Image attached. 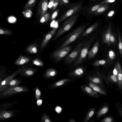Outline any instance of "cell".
I'll list each match as a JSON object with an SVG mask.
<instances>
[{
    "mask_svg": "<svg viewBox=\"0 0 122 122\" xmlns=\"http://www.w3.org/2000/svg\"><path fill=\"white\" fill-rule=\"evenodd\" d=\"M29 87L25 86H18L8 87L2 91L0 94V99L5 98L17 94L27 92L30 91Z\"/></svg>",
    "mask_w": 122,
    "mask_h": 122,
    "instance_id": "1",
    "label": "cell"
},
{
    "mask_svg": "<svg viewBox=\"0 0 122 122\" xmlns=\"http://www.w3.org/2000/svg\"><path fill=\"white\" fill-rule=\"evenodd\" d=\"M79 13H76L71 16L63 24L57 33L54 39L56 40L61 35L69 30L74 25L79 15Z\"/></svg>",
    "mask_w": 122,
    "mask_h": 122,
    "instance_id": "2",
    "label": "cell"
},
{
    "mask_svg": "<svg viewBox=\"0 0 122 122\" xmlns=\"http://www.w3.org/2000/svg\"><path fill=\"white\" fill-rule=\"evenodd\" d=\"M83 0H81L73 4L70 9L59 19L58 22H61L74 14L80 13L83 10Z\"/></svg>",
    "mask_w": 122,
    "mask_h": 122,
    "instance_id": "3",
    "label": "cell"
},
{
    "mask_svg": "<svg viewBox=\"0 0 122 122\" xmlns=\"http://www.w3.org/2000/svg\"><path fill=\"white\" fill-rule=\"evenodd\" d=\"M96 36V34H94L89 41L85 43L82 49L81 50L78 58L73 65V67L77 66L85 60L90 47L95 39Z\"/></svg>",
    "mask_w": 122,
    "mask_h": 122,
    "instance_id": "4",
    "label": "cell"
},
{
    "mask_svg": "<svg viewBox=\"0 0 122 122\" xmlns=\"http://www.w3.org/2000/svg\"><path fill=\"white\" fill-rule=\"evenodd\" d=\"M89 23L84 24L78 27L71 33L67 39L59 47L60 49L67 46L69 44L75 41L79 37L82 33L86 27Z\"/></svg>",
    "mask_w": 122,
    "mask_h": 122,
    "instance_id": "5",
    "label": "cell"
},
{
    "mask_svg": "<svg viewBox=\"0 0 122 122\" xmlns=\"http://www.w3.org/2000/svg\"><path fill=\"white\" fill-rule=\"evenodd\" d=\"M84 77L93 83L104 85L102 73L98 70L86 72Z\"/></svg>",
    "mask_w": 122,
    "mask_h": 122,
    "instance_id": "6",
    "label": "cell"
},
{
    "mask_svg": "<svg viewBox=\"0 0 122 122\" xmlns=\"http://www.w3.org/2000/svg\"><path fill=\"white\" fill-rule=\"evenodd\" d=\"M85 82L86 84L101 95L107 96L109 92H111L105 85L95 83L86 79H85Z\"/></svg>",
    "mask_w": 122,
    "mask_h": 122,
    "instance_id": "7",
    "label": "cell"
},
{
    "mask_svg": "<svg viewBox=\"0 0 122 122\" xmlns=\"http://www.w3.org/2000/svg\"><path fill=\"white\" fill-rule=\"evenodd\" d=\"M76 79L71 78H66L57 80L49 85L47 87L51 89H53L66 86L72 82Z\"/></svg>",
    "mask_w": 122,
    "mask_h": 122,
    "instance_id": "8",
    "label": "cell"
},
{
    "mask_svg": "<svg viewBox=\"0 0 122 122\" xmlns=\"http://www.w3.org/2000/svg\"><path fill=\"white\" fill-rule=\"evenodd\" d=\"M84 42V41H82L79 43L72 52L65 57V63H71L78 56Z\"/></svg>",
    "mask_w": 122,
    "mask_h": 122,
    "instance_id": "9",
    "label": "cell"
},
{
    "mask_svg": "<svg viewBox=\"0 0 122 122\" xmlns=\"http://www.w3.org/2000/svg\"><path fill=\"white\" fill-rule=\"evenodd\" d=\"M86 71V69L84 67H79L69 72L67 76L69 77L77 79L83 77Z\"/></svg>",
    "mask_w": 122,
    "mask_h": 122,
    "instance_id": "10",
    "label": "cell"
},
{
    "mask_svg": "<svg viewBox=\"0 0 122 122\" xmlns=\"http://www.w3.org/2000/svg\"><path fill=\"white\" fill-rule=\"evenodd\" d=\"M71 49L70 46H66L55 51L52 56L57 61L62 59L69 52Z\"/></svg>",
    "mask_w": 122,
    "mask_h": 122,
    "instance_id": "11",
    "label": "cell"
},
{
    "mask_svg": "<svg viewBox=\"0 0 122 122\" xmlns=\"http://www.w3.org/2000/svg\"><path fill=\"white\" fill-rule=\"evenodd\" d=\"M103 79L105 83L108 86L114 85L117 86H118V82L116 76L112 73H110L107 75L102 73Z\"/></svg>",
    "mask_w": 122,
    "mask_h": 122,
    "instance_id": "12",
    "label": "cell"
},
{
    "mask_svg": "<svg viewBox=\"0 0 122 122\" xmlns=\"http://www.w3.org/2000/svg\"><path fill=\"white\" fill-rule=\"evenodd\" d=\"M80 89L83 93L87 96L94 98L99 97L97 93L86 84L81 85L80 86Z\"/></svg>",
    "mask_w": 122,
    "mask_h": 122,
    "instance_id": "13",
    "label": "cell"
},
{
    "mask_svg": "<svg viewBox=\"0 0 122 122\" xmlns=\"http://www.w3.org/2000/svg\"><path fill=\"white\" fill-rule=\"evenodd\" d=\"M19 111L12 110H0V120L4 121L13 117Z\"/></svg>",
    "mask_w": 122,
    "mask_h": 122,
    "instance_id": "14",
    "label": "cell"
},
{
    "mask_svg": "<svg viewBox=\"0 0 122 122\" xmlns=\"http://www.w3.org/2000/svg\"><path fill=\"white\" fill-rule=\"evenodd\" d=\"M37 71V69L36 68L23 67L20 74V76L22 77L30 78L33 76Z\"/></svg>",
    "mask_w": 122,
    "mask_h": 122,
    "instance_id": "15",
    "label": "cell"
},
{
    "mask_svg": "<svg viewBox=\"0 0 122 122\" xmlns=\"http://www.w3.org/2000/svg\"><path fill=\"white\" fill-rule=\"evenodd\" d=\"M110 106L108 103L106 102L103 104L96 112L97 120H98L102 117L108 113L110 111Z\"/></svg>",
    "mask_w": 122,
    "mask_h": 122,
    "instance_id": "16",
    "label": "cell"
},
{
    "mask_svg": "<svg viewBox=\"0 0 122 122\" xmlns=\"http://www.w3.org/2000/svg\"><path fill=\"white\" fill-rule=\"evenodd\" d=\"M48 7V0H41L38 7L37 15L41 17L47 12Z\"/></svg>",
    "mask_w": 122,
    "mask_h": 122,
    "instance_id": "17",
    "label": "cell"
},
{
    "mask_svg": "<svg viewBox=\"0 0 122 122\" xmlns=\"http://www.w3.org/2000/svg\"><path fill=\"white\" fill-rule=\"evenodd\" d=\"M112 26L111 23H109L107 29L103 33L102 36V40L103 43L106 44L108 46L111 45L110 37L112 32Z\"/></svg>",
    "mask_w": 122,
    "mask_h": 122,
    "instance_id": "18",
    "label": "cell"
},
{
    "mask_svg": "<svg viewBox=\"0 0 122 122\" xmlns=\"http://www.w3.org/2000/svg\"><path fill=\"white\" fill-rule=\"evenodd\" d=\"M102 21L101 20H98L96 21L82 33L80 36L79 39H81L87 36L93 31L98 26Z\"/></svg>",
    "mask_w": 122,
    "mask_h": 122,
    "instance_id": "19",
    "label": "cell"
},
{
    "mask_svg": "<svg viewBox=\"0 0 122 122\" xmlns=\"http://www.w3.org/2000/svg\"><path fill=\"white\" fill-rule=\"evenodd\" d=\"M117 74L116 76L118 82V86L117 88L122 94V71L120 64L118 61L117 63Z\"/></svg>",
    "mask_w": 122,
    "mask_h": 122,
    "instance_id": "20",
    "label": "cell"
},
{
    "mask_svg": "<svg viewBox=\"0 0 122 122\" xmlns=\"http://www.w3.org/2000/svg\"><path fill=\"white\" fill-rule=\"evenodd\" d=\"M56 30V28H54L46 34L41 44V49L44 48L46 46L49 40L55 34Z\"/></svg>",
    "mask_w": 122,
    "mask_h": 122,
    "instance_id": "21",
    "label": "cell"
},
{
    "mask_svg": "<svg viewBox=\"0 0 122 122\" xmlns=\"http://www.w3.org/2000/svg\"><path fill=\"white\" fill-rule=\"evenodd\" d=\"M58 74V72L56 69L50 68L47 69L44 73L43 78L46 80L53 78L56 76Z\"/></svg>",
    "mask_w": 122,
    "mask_h": 122,
    "instance_id": "22",
    "label": "cell"
},
{
    "mask_svg": "<svg viewBox=\"0 0 122 122\" xmlns=\"http://www.w3.org/2000/svg\"><path fill=\"white\" fill-rule=\"evenodd\" d=\"M22 70V68L18 69L14 72L13 73L7 77L1 82L0 85V87L6 86L7 83L17 75L21 72Z\"/></svg>",
    "mask_w": 122,
    "mask_h": 122,
    "instance_id": "23",
    "label": "cell"
},
{
    "mask_svg": "<svg viewBox=\"0 0 122 122\" xmlns=\"http://www.w3.org/2000/svg\"><path fill=\"white\" fill-rule=\"evenodd\" d=\"M103 4L100 2L92 5L87 8L83 14H86L87 16L92 15L93 13Z\"/></svg>",
    "mask_w": 122,
    "mask_h": 122,
    "instance_id": "24",
    "label": "cell"
},
{
    "mask_svg": "<svg viewBox=\"0 0 122 122\" xmlns=\"http://www.w3.org/2000/svg\"><path fill=\"white\" fill-rule=\"evenodd\" d=\"M96 107H93L89 109L86 112L85 116L84 117L82 122H89L94 114Z\"/></svg>",
    "mask_w": 122,
    "mask_h": 122,
    "instance_id": "25",
    "label": "cell"
},
{
    "mask_svg": "<svg viewBox=\"0 0 122 122\" xmlns=\"http://www.w3.org/2000/svg\"><path fill=\"white\" fill-rule=\"evenodd\" d=\"M109 8V4H104L93 13L92 15L96 16L100 15L108 10Z\"/></svg>",
    "mask_w": 122,
    "mask_h": 122,
    "instance_id": "26",
    "label": "cell"
},
{
    "mask_svg": "<svg viewBox=\"0 0 122 122\" xmlns=\"http://www.w3.org/2000/svg\"><path fill=\"white\" fill-rule=\"evenodd\" d=\"M99 42H96L92 48L88 52V59H89L92 58L97 53L98 49Z\"/></svg>",
    "mask_w": 122,
    "mask_h": 122,
    "instance_id": "27",
    "label": "cell"
},
{
    "mask_svg": "<svg viewBox=\"0 0 122 122\" xmlns=\"http://www.w3.org/2000/svg\"><path fill=\"white\" fill-rule=\"evenodd\" d=\"M30 60L29 58L23 56H20L16 60L15 64L18 65H22L28 63Z\"/></svg>",
    "mask_w": 122,
    "mask_h": 122,
    "instance_id": "28",
    "label": "cell"
},
{
    "mask_svg": "<svg viewBox=\"0 0 122 122\" xmlns=\"http://www.w3.org/2000/svg\"><path fill=\"white\" fill-rule=\"evenodd\" d=\"M17 103V101L11 102H6L0 104V110H7L9 108L13 107V106Z\"/></svg>",
    "mask_w": 122,
    "mask_h": 122,
    "instance_id": "29",
    "label": "cell"
},
{
    "mask_svg": "<svg viewBox=\"0 0 122 122\" xmlns=\"http://www.w3.org/2000/svg\"><path fill=\"white\" fill-rule=\"evenodd\" d=\"M6 69L4 66L0 67V85L3 81L9 76Z\"/></svg>",
    "mask_w": 122,
    "mask_h": 122,
    "instance_id": "30",
    "label": "cell"
},
{
    "mask_svg": "<svg viewBox=\"0 0 122 122\" xmlns=\"http://www.w3.org/2000/svg\"><path fill=\"white\" fill-rule=\"evenodd\" d=\"M112 64V62L107 59L106 60H96L93 63L92 65L95 66H98L102 65L104 66L107 64L109 65Z\"/></svg>",
    "mask_w": 122,
    "mask_h": 122,
    "instance_id": "31",
    "label": "cell"
},
{
    "mask_svg": "<svg viewBox=\"0 0 122 122\" xmlns=\"http://www.w3.org/2000/svg\"><path fill=\"white\" fill-rule=\"evenodd\" d=\"M22 82V81L21 80L13 78L7 83L6 86L8 87L16 86H18Z\"/></svg>",
    "mask_w": 122,
    "mask_h": 122,
    "instance_id": "32",
    "label": "cell"
},
{
    "mask_svg": "<svg viewBox=\"0 0 122 122\" xmlns=\"http://www.w3.org/2000/svg\"><path fill=\"white\" fill-rule=\"evenodd\" d=\"M26 50L28 53L31 54H35L37 52V46L35 44L29 46L27 48Z\"/></svg>",
    "mask_w": 122,
    "mask_h": 122,
    "instance_id": "33",
    "label": "cell"
},
{
    "mask_svg": "<svg viewBox=\"0 0 122 122\" xmlns=\"http://www.w3.org/2000/svg\"><path fill=\"white\" fill-rule=\"evenodd\" d=\"M13 33L12 30L0 27V34L10 36Z\"/></svg>",
    "mask_w": 122,
    "mask_h": 122,
    "instance_id": "34",
    "label": "cell"
},
{
    "mask_svg": "<svg viewBox=\"0 0 122 122\" xmlns=\"http://www.w3.org/2000/svg\"><path fill=\"white\" fill-rule=\"evenodd\" d=\"M117 34L118 41V48L120 56L122 57V40L120 34L118 30H117Z\"/></svg>",
    "mask_w": 122,
    "mask_h": 122,
    "instance_id": "35",
    "label": "cell"
},
{
    "mask_svg": "<svg viewBox=\"0 0 122 122\" xmlns=\"http://www.w3.org/2000/svg\"><path fill=\"white\" fill-rule=\"evenodd\" d=\"M41 122H52L51 118L45 112L43 113L41 116Z\"/></svg>",
    "mask_w": 122,
    "mask_h": 122,
    "instance_id": "36",
    "label": "cell"
},
{
    "mask_svg": "<svg viewBox=\"0 0 122 122\" xmlns=\"http://www.w3.org/2000/svg\"><path fill=\"white\" fill-rule=\"evenodd\" d=\"M99 122H116L114 118L112 116L108 115L104 117Z\"/></svg>",
    "mask_w": 122,
    "mask_h": 122,
    "instance_id": "37",
    "label": "cell"
},
{
    "mask_svg": "<svg viewBox=\"0 0 122 122\" xmlns=\"http://www.w3.org/2000/svg\"><path fill=\"white\" fill-rule=\"evenodd\" d=\"M50 16L49 13L47 12L40 17V21L41 23H44L47 22Z\"/></svg>",
    "mask_w": 122,
    "mask_h": 122,
    "instance_id": "38",
    "label": "cell"
},
{
    "mask_svg": "<svg viewBox=\"0 0 122 122\" xmlns=\"http://www.w3.org/2000/svg\"><path fill=\"white\" fill-rule=\"evenodd\" d=\"M22 13L24 16L26 18L31 17L33 14L31 10L28 8L25 9V10L22 12Z\"/></svg>",
    "mask_w": 122,
    "mask_h": 122,
    "instance_id": "39",
    "label": "cell"
},
{
    "mask_svg": "<svg viewBox=\"0 0 122 122\" xmlns=\"http://www.w3.org/2000/svg\"><path fill=\"white\" fill-rule=\"evenodd\" d=\"M116 106L117 112L121 117H122V104L119 102H117L116 103Z\"/></svg>",
    "mask_w": 122,
    "mask_h": 122,
    "instance_id": "40",
    "label": "cell"
},
{
    "mask_svg": "<svg viewBox=\"0 0 122 122\" xmlns=\"http://www.w3.org/2000/svg\"><path fill=\"white\" fill-rule=\"evenodd\" d=\"M33 64L40 67H43L44 63L41 60L37 58L34 59L32 61Z\"/></svg>",
    "mask_w": 122,
    "mask_h": 122,
    "instance_id": "41",
    "label": "cell"
},
{
    "mask_svg": "<svg viewBox=\"0 0 122 122\" xmlns=\"http://www.w3.org/2000/svg\"><path fill=\"white\" fill-rule=\"evenodd\" d=\"M36 0H29L26 3L24 7L25 9L29 7H33L35 5Z\"/></svg>",
    "mask_w": 122,
    "mask_h": 122,
    "instance_id": "42",
    "label": "cell"
},
{
    "mask_svg": "<svg viewBox=\"0 0 122 122\" xmlns=\"http://www.w3.org/2000/svg\"><path fill=\"white\" fill-rule=\"evenodd\" d=\"M110 39L111 43L115 46L117 44V39L115 34L112 31Z\"/></svg>",
    "mask_w": 122,
    "mask_h": 122,
    "instance_id": "43",
    "label": "cell"
},
{
    "mask_svg": "<svg viewBox=\"0 0 122 122\" xmlns=\"http://www.w3.org/2000/svg\"><path fill=\"white\" fill-rule=\"evenodd\" d=\"M35 97L37 100L40 99L41 95V92L37 86H36L35 89Z\"/></svg>",
    "mask_w": 122,
    "mask_h": 122,
    "instance_id": "44",
    "label": "cell"
},
{
    "mask_svg": "<svg viewBox=\"0 0 122 122\" xmlns=\"http://www.w3.org/2000/svg\"><path fill=\"white\" fill-rule=\"evenodd\" d=\"M115 57V55L114 52L112 51H110L108 54V58L107 59L110 62H112Z\"/></svg>",
    "mask_w": 122,
    "mask_h": 122,
    "instance_id": "45",
    "label": "cell"
},
{
    "mask_svg": "<svg viewBox=\"0 0 122 122\" xmlns=\"http://www.w3.org/2000/svg\"><path fill=\"white\" fill-rule=\"evenodd\" d=\"M59 11V10H56L52 14L51 17V20H53L55 19L57 16Z\"/></svg>",
    "mask_w": 122,
    "mask_h": 122,
    "instance_id": "46",
    "label": "cell"
},
{
    "mask_svg": "<svg viewBox=\"0 0 122 122\" xmlns=\"http://www.w3.org/2000/svg\"><path fill=\"white\" fill-rule=\"evenodd\" d=\"M115 11L114 10H112L110 11L107 15V18L111 19L112 18L115 14Z\"/></svg>",
    "mask_w": 122,
    "mask_h": 122,
    "instance_id": "47",
    "label": "cell"
},
{
    "mask_svg": "<svg viewBox=\"0 0 122 122\" xmlns=\"http://www.w3.org/2000/svg\"><path fill=\"white\" fill-rule=\"evenodd\" d=\"M69 2V0H59L58 6H61L62 5L68 4Z\"/></svg>",
    "mask_w": 122,
    "mask_h": 122,
    "instance_id": "48",
    "label": "cell"
},
{
    "mask_svg": "<svg viewBox=\"0 0 122 122\" xmlns=\"http://www.w3.org/2000/svg\"><path fill=\"white\" fill-rule=\"evenodd\" d=\"M59 0H54L53 5L52 7V10H55L58 5Z\"/></svg>",
    "mask_w": 122,
    "mask_h": 122,
    "instance_id": "49",
    "label": "cell"
},
{
    "mask_svg": "<svg viewBox=\"0 0 122 122\" xmlns=\"http://www.w3.org/2000/svg\"><path fill=\"white\" fill-rule=\"evenodd\" d=\"M55 110L57 113L60 114L62 112V108L60 107L57 106L55 108Z\"/></svg>",
    "mask_w": 122,
    "mask_h": 122,
    "instance_id": "50",
    "label": "cell"
},
{
    "mask_svg": "<svg viewBox=\"0 0 122 122\" xmlns=\"http://www.w3.org/2000/svg\"><path fill=\"white\" fill-rule=\"evenodd\" d=\"M116 0H104L101 2L103 4L112 3L115 2Z\"/></svg>",
    "mask_w": 122,
    "mask_h": 122,
    "instance_id": "51",
    "label": "cell"
},
{
    "mask_svg": "<svg viewBox=\"0 0 122 122\" xmlns=\"http://www.w3.org/2000/svg\"><path fill=\"white\" fill-rule=\"evenodd\" d=\"M42 100L41 99H38L37 100L36 103L38 106H41L42 104Z\"/></svg>",
    "mask_w": 122,
    "mask_h": 122,
    "instance_id": "52",
    "label": "cell"
},
{
    "mask_svg": "<svg viewBox=\"0 0 122 122\" xmlns=\"http://www.w3.org/2000/svg\"><path fill=\"white\" fill-rule=\"evenodd\" d=\"M68 122H76V120L73 118H71L68 120Z\"/></svg>",
    "mask_w": 122,
    "mask_h": 122,
    "instance_id": "53",
    "label": "cell"
},
{
    "mask_svg": "<svg viewBox=\"0 0 122 122\" xmlns=\"http://www.w3.org/2000/svg\"><path fill=\"white\" fill-rule=\"evenodd\" d=\"M8 87V86H5L4 87H0V94L1 92L3 90H5Z\"/></svg>",
    "mask_w": 122,
    "mask_h": 122,
    "instance_id": "54",
    "label": "cell"
},
{
    "mask_svg": "<svg viewBox=\"0 0 122 122\" xmlns=\"http://www.w3.org/2000/svg\"><path fill=\"white\" fill-rule=\"evenodd\" d=\"M96 0H91V1L92 2H94Z\"/></svg>",
    "mask_w": 122,
    "mask_h": 122,
    "instance_id": "55",
    "label": "cell"
},
{
    "mask_svg": "<svg viewBox=\"0 0 122 122\" xmlns=\"http://www.w3.org/2000/svg\"><path fill=\"white\" fill-rule=\"evenodd\" d=\"M1 15V13L0 12V15Z\"/></svg>",
    "mask_w": 122,
    "mask_h": 122,
    "instance_id": "56",
    "label": "cell"
}]
</instances>
